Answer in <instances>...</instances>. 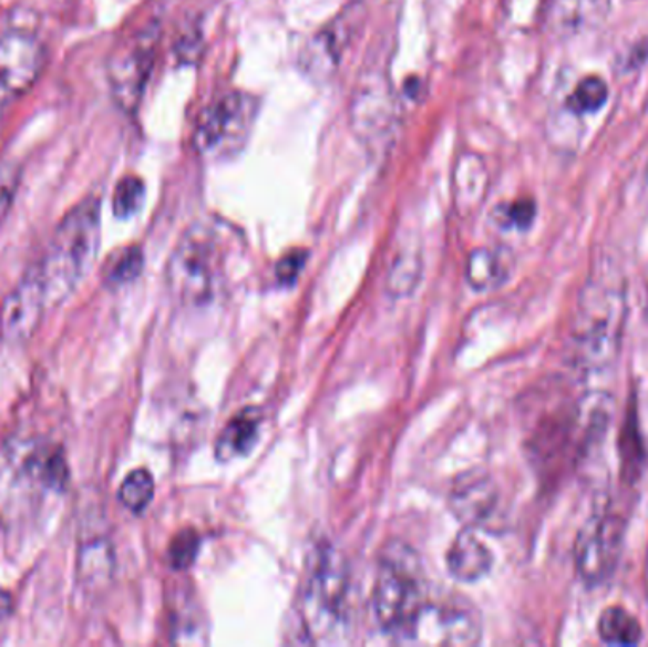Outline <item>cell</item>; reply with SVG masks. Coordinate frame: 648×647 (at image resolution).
<instances>
[{
	"label": "cell",
	"mask_w": 648,
	"mask_h": 647,
	"mask_svg": "<svg viewBox=\"0 0 648 647\" xmlns=\"http://www.w3.org/2000/svg\"><path fill=\"white\" fill-rule=\"evenodd\" d=\"M624 321L626 285L623 271L613 268L609 260H603L584 285L573 324L575 356L583 369L597 372L615 363L623 342Z\"/></svg>",
	"instance_id": "obj_1"
},
{
	"label": "cell",
	"mask_w": 648,
	"mask_h": 647,
	"mask_svg": "<svg viewBox=\"0 0 648 647\" xmlns=\"http://www.w3.org/2000/svg\"><path fill=\"white\" fill-rule=\"evenodd\" d=\"M101 245V202L88 196L74 205L53 232L37 268L47 287L50 308L71 297L97 258Z\"/></svg>",
	"instance_id": "obj_2"
},
{
	"label": "cell",
	"mask_w": 648,
	"mask_h": 647,
	"mask_svg": "<svg viewBox=\"0 0 648 647\" xmlns=\"http://www.w3.org/2000/svg\"><path fill=\"white\" fill-rule=\"evenodd\" d=\"M69 465L58 444L42 437L12 439L0 454V515H25L48 492H63Z\"/></svg>",
	"instance_id": "obj_3"
},
{
	"label": "cell",
	"mask_w": 648,
	"mask_h": 647,
	"mask_svg": "<svg viewBox=\"0 0 648 647\" xmlns=\"http://www.w3.org/2000/svg\"><path fill=\"white\" fill-rule=\"evenodd\" d=\"M429 600L420 556L407 543L387 545L372 593L378 627L397 641H404L415 617Z\"/></svg>",
	"instance_id": "obj_4"
},
{
	"label": "cell",
	"mask_w": 648,
	"mask_h": 647,
	"mask_svg": "<svg viewBox=\"0 0 648 647\" xmlns=\"http://www.w3.org/2000/svg\"><path fill=\"white\" fill-rule=\"evenodd\" d=\"M226 245L218 228L196 223L184 232L171 253L165 278L184 305L202 306L218 297L226 284Z\"/></svg>",
	"instance_id": "obj_5"
},
{
	"label": "cell",
	"mask_w": 648,
	"mask_h": 647,
	"mask_svg": "<svg viewBox=\"0 0 648 647\" xmlns=\"http://www.w3.org/2000/svg\"><path fill=\"white\" fill-rule=\"evenodd\" d=\"M349 566L330 545H322L309 562L301 596V617L313 641H338L348 622Z\"/></svg>",
	"instance_id": "obj_6"
},
{
	"label": "cell",
	"mask_w": 648,
	"mask_h": 647,
	"mask_svg": "<svg viewBox=\"0 0 648 647\" xmlns=\"http://www.w3.org/2000/svg\"><path fill=\"white\" fill-rule=\"evenodd\" d=\"M160 25L151 21L127 33L112 48L106 61V80L120 111L137 113L146 86L151 82L160 48Z\"/></svg>",
	"instance_id": "obj_7"
},
{
	"label": "cell",
	"mask_w": 648,
	"mask_h": 647,
	"mask_svg": "<svg viewBox=\"0 0 648 647\" xmlns=\"http://www.w3.org/2000/svg\"><path fill=\"white\" fill-rule=\"evenodd\" d=\"M258 103L247 93H223L204 109L194 133L197 153L205 158H223L239 153L255 124Z\"/></svg>",
	"instance_id": "obj_8"
},
{
	"label": "cell",
	"mask_w": 648,
	"mask_h": 647,
	"mask_svg": "<svg viewBox=\"0 0 648 647\" xmlns=\"http://www.w3.org/2000/svg\"><path fill=\"white\" fill-rule=\"evenodd\" d=\"M367 20V7L362 0H353L343 8L335 20L328 21L321 31L301 47L298 53V66L313 82H328L335 76L338 66L353 44L357 34L362 31Z\"/></svg>",
	"instance_id": "obj_9"
},
{
	"label": "cell",
	"mask_w": 648,
	"mask_h": 647,
	"mask_svg": "<svg viewBox=\"0 0 648 647\" xmlns=\"http://www.w3.org/2000/svg\"><path fill=\"white\" fill-rule=\"evenodd\" d=\"M482 640V622L465 600H429L415 617L404 644L418 646H476Z\"/></svg>",
	"instance_id": "obj_10"
},
{
	"label": "cell",
	"mask_w": 648,
	"mask_h": 647,
	"mask_svg": "<svg viewBox=\"0 0 648 647\" xmlns=\"http://www.w3.org/2000/svg\"><path fill=\"white\" fill-rule=\"evenodd\" d=\"M47 65V48L25 27L0 34V100L21 97L33 90Z\"/></svg>",
	"instance_id": "obj_11"
},
{
	"label": "cell",
	"mask_w": 648,
	"mask_h": 647,
	"mask_svg": "<svg viewBox=\"0 0 648 647\" xmlns=\"http://www.w3.org/2000/svg\"><path fill=\"white\" fill-rule=\"evenodd\" d=\"M623 521L615 513L601 511L589 516L578 532L576 569L588 585H599L615 574L623 551Z\"/></svg>",
	"instance_id": "obj_12"
},
{
	"label": "cell",
	"mask_w": 648,
	"mask_h": 647,
	"mask_svg": "<svg viewBox=\"0 0 648 647\" xmlns=\"http://www.w3.org/2000/svg\"><path fill=\"white\" fill-rule=\"evenodd\" d=\"M50 308L47 287L37 265L25 271L20 284L8 292L0 306V338L7 343H23L37 335Z\"/></svg>",
	"instance_id": "obj_13"
},
{
	"label": "cell",
	"mask_w": 648,
	"mask_h": 647,
	"mask_svg": "<svg viewBox=\"0 0 648 647\" xmlns=\"http://www.w3.org/2000/svg\"><path fill=\"white\" fill-rule=\"evenodd\" d=\"M397 101L383 76H367L354 92L351 122L360 141L381 146L393 135L397 124Z\"/></svg>",
	"instance_id": "obj_14"
},
{
	"label": "cell",
	"mask_w": 648,
	"mask_h": 647,
	"mask_svg": "<svg viewBox=\"0 0 648 647\" xmlns=\"http://www.w3.org/2000/svg\"><path fill=\"white\" fill-rule=\"evenodd\" d=\"M498 489L484 471H466L450 492V507L469 528H487L498 513Z\"/></svg>",
	"instance_id": "obj_15"
},
{
	"label": "cell",
	"mask_w": 648,
	"mask_h": 647,
	"mask_svg": "<svg viewBox=\"0 0 648 647\" xmlns=\"http://www.w3.org/2000/svg\"><path fill=\"white\" fill-rule=\"evenodd\" d=\"M609 10L610 0H548L544 25L557 39H570L603 23Z\"/></svg>",
	"instance_id": "obj_16"
},
{
	"label": "cell",
	"mask_w": 648,
	"mask_h": 647,
	"mask_svg": "<svg viewBox=\"0 0 648 647\" xmlns=\"http://www.w3.org/2000/svg\"><path fill=\"white\" fill-rule=\"evenodd\" d=\"M263 422V410L258 407H247V409L239 410L236 417L226 423L223 433L216 439V460L228 463L249 454L253 446L258 443Z\"/></svg>",
	"instance_id": "obj_17"
},
{
	"label": "cell",
	"mask_w": 648,
	"mask_h": 647,
	"mask_svg": "<svg viewBox=\"0 0 648 647\" xmlns=\"http://www.w3.org/2000/svg\"><path fill=\"white\" fill-rule=\"evenodd\" d=\"M450 574L463 583L482 579L493 566L492 551L471 530L459 532L445 556Z\"/></svg>",
	"instance_id": "obj_18"
},
{
	"label": "cell",
	"mask_w": 648,
	"mask_h": 647,
	"mask_svg": "<svg viewBox=\"0 0 648 647\" xmlns=\"http://www.w3.org/2000/svg\"><path fill=\"white\" fill-rule=\"evenodd\" d=\"M490 172L479 154H461L453 167V198L461 213H472L484 202Z\"/></svg>",
	"instance_id": "obj_19"
},
{
	"label": "cell",
	"mask_w": 648,
	"mask_h": 647,
	"mask_svg": "<svg viewBox=\"0 0 648 647\" xmlns=\"http://www.w3.org/2000/svg\"><path fill=\"white\" fill-rule=\"evenodd\" d=\"M116 556L112 543L105 537L90 540L80 547L76 556V582L85 593H99L112 582Z\"/></svg>",
	"instance_id": "obj_20"
},
{
	"label": "cell",
	"mask_w": 648,
	"mask_h": 647,
	"mask_svg": "<svg viewBox=\"0 0 648 647\" xmlns=\"http://www.w3.org/2000/svg\"><path fill=\"white\" fill-rule=\"evenodd\" d=\"M511 251L501 247H480L469 255L466 260V279L476 291L497 289L511 278Z\"/></svg>",
	"instance_id": "obj_21"
},
{
	"label": "cell",
	"mask_w": 648,
	"mask_h": 647,
	"mask_svg": "<svg viewBox=\"0 0 648 647\" xmlns=\"http://www.w3.org/2000/svg\"><path fill=\"white\" fill-rule=\"evenodd\" d=\"M599 636L610 646H636L641 640L642 628L628 609L610 606L599 617Z\"/></svg>",
	"instance_id": "obj_22"
},
{
	"label": "cell",
	"mask_w": 648,
	"mask_h": 647,
	"mask_svg": "<svg viewBox=\"0 0 648 647\" xmlns=\"http://www.w3.org/2000/svg\"><path fill=\"white\" fill-rule=\"evenodd\" d=\"M144 266V255L138 247H125L122 251L114 253L106 263L103 279L109 287H124L135 281L141 276Z\"/></svg>",
	"instance_id": "obj_23"
},
{
	"label": "cell",
	"mask_w": 648,
	"mask_h": 647,
	"mask_svg": "<svg viewBox=\"0 0 648 647\" xmlns=\"http://www.w3.org/2000/svg\"><path fill=\"white\" fill-rule=\"evenodd\" d=\"M609 100V86L599 76H588L576 84L567 100V109L576 116L597 113Z\"/></svg>",
	"instance_id": "obj_24"
},
{
	"label": "cell",
	"mask_w": 648,
	"mask_h": 647,
	"mask_svg": "<svg viewBox=\"0 0 648 647\" xmlns=\"http://www.w3.org/2000/svg\"><path fill=\"white\" fill-rule=\"evenodd\" d=\"M154 476L148 470H135L125 476L119 490V500L125 509L138 515L148 507L154 497Z\"/></svg>",
	"instance_id": "obj_25"
},
{
	"label": "cell",
	"mask_w": 648,
	"mask_h": 647,
	"mask_svg": "<svg viewBox=\"0 0 648 647\" xmlns=\"http://www.w3.org/2000/svg\"><path fill=\"white\" fill-rule=\"evenodd\" d=\"M144 183L135 175L120 178L112 194V212L119 218H130L143 207Z\"/></svg>",
	"instance_id": "obj_26"
},
{
	"label": "cell",
	"mask_w": 648,
	"mask_h": 647,
	"mask_svg": "<svg viewBox=\"0 0 648 647\" xmlns=\"http://www.w3.org/2000/svg\"><path fill=\"white\" fill-rule=\"evenodd\" d=\"M421 263L418 255H402L397 258L393 270L389 274V292L402 297L413 291L420 281Z\"/></svg>",
	"instance_id": "obj_27"
},
{
	"label": "cell",
	"mask_w": 648,
	"mask_h": 647,
	"mask_svg": "<svg viewBox=\"0 0 648 647\" xmlns=\"http://www.w3.org/2000/svg\"><path fill=\"white\" fill-rule=\"evenodd\" d=\"M199 545H202V540H199L196 530H181L171 540L169 548H167V558H169L171 568H191L194 561H196L197 553H199Z\"/></svg>",
	"instance_id": "obj_28"
},
{
	"label": "cell",
	"mask_w": 648,
	"mask_h": 647,
	"mask_svg": "<svg viewBox=\"0 0 648 647\" xmlns=\"http://www.w3.org/2000/svg\"><path fill=\"white\" fill-rule=\"evenodd\" d=\"M21 177H23V170L18 162L13 160L0 162V226L12 212L18 192H20Z\"/></svg>",
	"instance_id": "obj_29"
},
{
	"label": "cell",
	"mask_w": 648,
	"mask_h": 647,
	"mask_svg": "<svg viewBox=\"0 0 648 647\" xmlns=\"http://www.w3.org/2000/svg\"><path fill=\"white\" fill-rule=\"evenodd\" d=\"M535 215H537V205L529 198L517 199L497 209L498 225L517 228V230H527L533 225Z\"/></svg>",
	"instance_id": "obj_30"
},
{
	"label": "cell",
	"mask_w": 648,
	"mask_h": 647,
	"mask_svg": "<svg viewBox=\"0 0 648 647\" xmlns=\"http://www.w3.org/2000/svg\"><path fill=\"white\" fill-rule=\"evenodd\" d=\"M306 260H308V253L301 251V249L285 255L276 266L277 281L281 285L295 284L298 276H300V271L304 270V266H306Z\"/></svg>",
	"instance_id": "obj_31"
},
{
	"label": "cell",
	"mask_w": 648,
	"mask_h": 647,
	"mask_svg": "<svg viewBox=\"0 0 648 647\" xmlns=\"http://www.w3.org/2000/svg\"><path fill=\"white\" fill-rule=\"evenodd\" d=\"M10 609H12V600H10V596L0 590V623L7 619L8 615H10Z\"/></svg>",
	"instance_id": "obj_32"
},
{
	"label": "cell",
	"mask_w": 648,
	"mask_h": 647,
	"mask_svg": "<svg viewBox=\"0 0 648 647\" xmlns=\"http://www.w3.org/2000/svg\"><path fill=\"white\" fill-rule=\"evenodd\" d=\"M645 316L648 319V270H647V278H645Z\"/></svg>",
	"instance_id": "obj_33"
}]
</instances>
